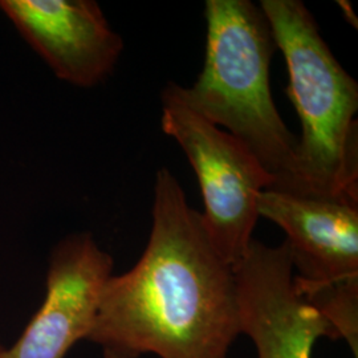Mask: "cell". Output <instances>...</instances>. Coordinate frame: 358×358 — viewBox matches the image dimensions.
Returning <instances> with one entry per match:
<instances>
[{"mask_svg": "<svg viewBox=\"0 0 358 358\" xmlns=\"http://www.w3.org/2000/svg\"><path fill=\"white\" fill-rule=\"evenodd\" d=\"M152 231L136 266L103 287L88 341L103 358H227L241 336L234 267L167 170L154 183Z\"/></svg>", "mask_w": 358, "mask_h": 358, "instance_id": "obj_1", "label": "cell"}, {"mask_svg": "<svg viewBox=\"0 0 358 358\" xmlns=\"http://www.w3.org/2000/svg\"><path fill=\"white\" fill-rule=\"evenodd\" d=\"M205 64L190 88L178 85L194 112L254 154L275 183L292 185L297 137L273 103L269 66L278 50L268 19L250 0H207Z\"/></svg>", "mask_w": 358, "mask_h": 358, "instance_id": "obj_2", "label": "cell"}, {"mask_svg": "<svg viewBox=\"0 0 358 358\" xmlns=\"http://www.w3.org/2000/svg\"><path fill=\"white\" fill-rule=\"evenodd\" d=\"M288 69L301 122L287 192L358 199V85L334 57L300 0L259 3Z\"/></svg>", "mask_w": 358, "mask_h": 358, "instance_id": "obj_3", "label": "cell"}, {"mask_svg": "<svg viewBox=\"0 0 358 358\" xmlns=\"http://www.w3.org/2000/svg\"><path fill=\"white\" fill-rule=\"evenodd\" d=\"M161 127L185 152L196 174L210 242L235 267L254 239L260 217L257 198L275 179L236 138L187 106L178 84L169 83L162 90Z\"/></svg>", "mask_w": 358, "mask_h": 358, "instance_id": "obj_4", "label": "cell"}, {"mask_svg": "<svg viewBox=\"0 0 358 358\" xmlns=\"http://www.w3.org/2000/svg\"><path fill=\"white\" fill-rule=\"evenodd\" d=\"M234 273L241 334L252 340L257 358H312L319 338H338L297 291L285 242L271 247L252 239Z\"/></svg>", "mask_w": 358, "mask_h": 358, "instance_id": "obj_5", "label": "cell"}, {"mask_svg": "<svg viewBox=\"0 0 358 358\" xmlns=\"http://www.w3.org/2000/svg\"><path fill=\"white\" fill-rule=\"evenodd\" d=\"M112 275L113 257L88 232L60 241L50 257L45 299L3 358H64L88 338Z\"/></svg>", "mask_w": 358, "mask_h": 358, "instance_id": "obj_6", "label": "cell"}, {"mask_svg": "<svg viewBox=\"0 0 358 358\" xmlns=\"http://www.w3.org/2000/svg\"><path fill=\"white\" fill-rule=\"evenodd\" d=\"M259 217L282 229L299 288L358 279V199L267 189Z\"/></svg>", "mask_w": 358, "mask_h": 358, "instance_id": "obj_7", "label": "cell"}, {"mask_svg": "<svg viewBox=\"0 0 358 358\" xmlns=\"http://www.w3.org/2000/svg\"><path fill=\"white\" fill-rule=\"evenodd\" d=\"M0 11L56 77L75 87L103 83L124 50L92 0H0Z\"/></svg>", "mask_w": 358, "mask_h": 358, "instance_id": "obj_8", "label": "cell"}, {"mask_svg": "<svg viewBox=\"0 0 358 358\" xmlns=\"http://www.w3.org/2000/svg\"><path fill=\"white\" fill-rule=\"evenodd\" d=\"M309 304L331 322L338 338L345 340L353 356H358V279L350 282L299 288Z\"/></svg>", "mask_w": 358, "mask_h": 358, "instance_id": "obj_9", "label": "cell"}, {"mask_svg": "<svg viewBox=\"0 0 358 358\" xmlns=\"http://www.w3.org/2000/svg\"><path fill=\"white\" fill-rule=\"evenodd\" d=\"M4 352H6V348H4L3 344L0 343V358H3V356H4Z\"/></svg>", "mask_w": 358, "mask_h": 358, "instance_id": "obj_10", "label": "cell"}]
</instances>
